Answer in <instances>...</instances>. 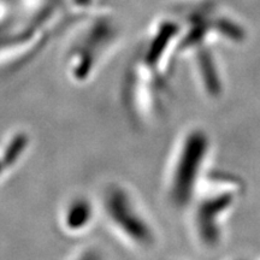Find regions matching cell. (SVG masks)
I'll return each instance as SVG.
<instances>
[{
  "label": "cell",
  "instance_id": "6da1fadb",
  "mask_svg": "<svg viewBox=\"0 0 260 260\" xmlns=\"http://www.w3.org/2000/svg\"><path fill=\"white\" fill-rule=\"evenodd\" d=\"M246 194V183L235 172L210 169L184 211L190 237L204 252L224 243L228 223Z\"/></svg>",
  "mask_w": 260,
  "mask_h": 260
},
{
  "label": "cell",
  "instance_id": "7a4b0ae2",
  "mask_svg": "<svg viewBox=\"0 0 260 260\" xmlns=\"http://www.w3.org/2000/svg\"><path fill=\"white\" fill-rule=\"evenodd\" d=\"M213 141L204 125L191 123L178 133L162 174V195L171 210L184 213L210 170Z\"/></svg>",
  "mask_w": 260,
  "mask_h": 260
},
{
  "label": "cell",
  "instance_id": "3957f363",
  "mask_svg": "<svg viewBox=\"0 0 260 260\" xmlns=\"http://www.w3.org/2000/svg\"><path fill=\"white\" fill-rule=\"evenodd\" d=\"M103 212L113 233L130 248L147 252L157 247V224L132 187L122 182L109 184L103 195Z\"/></svg>",
  "mask_w": 260,
  "mask_h": 260
},
{
  "label": "cell",
  "instance_id": "277c9868",
  "mask_svg": "<svg viewBox=\"0 0 260 260\" xmlns=\"http://www.w3.org/2000/svg\"><path fill=\"white\" fill-rule=\"evenodd\" d=\"M172 98L171 83L159 79L133 58L124 77L123 99L135 125L151 128L164 121Z\"/></svg>",
  "mask_w": 260,
  "mask_h": 260
},
{
  "label": "cell",
  "instance_id": "5b68a950",
  "mask_svg": "<svg viewBox=\"0 0 260 260\" xmlns=\"http://www.w3.org/2000/svg\"><path fill=\"white\" fill-rule=\"evenodd\" d=\"M189 65L198 89L209 102H218L226 88L222 60L216 46H200L188 51L181 57Z\"/></svg>",
  "mask_w": 260,
  "mask_h": 260
}]
</instances>
